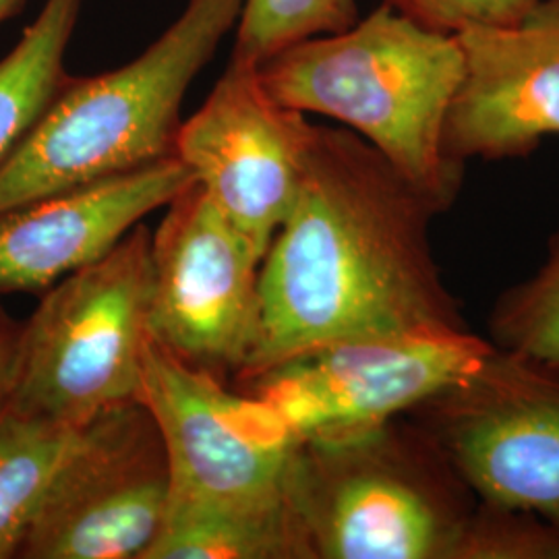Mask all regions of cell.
<instances>
[{"label": "cell", "instance_id": "1", "mask_svg": "<svg viewBox=\"0 0 559 559\" xmlns=\"http://www.w3.org/2000/svg\"><path fill=\"white\" fill-rule=\"evenodd\" d=\"M440 210L350 129L313 124L299 191L260 274V330L239 380L344 342L471 330L443 280Z\"/></svg>", "mask_w": 559, "mask_h": 559}, {"label": "cell", "instance_id": "2", "mask_svg": "<svg viewBox=\"0 0 559 559\" xmlns=\"http://www.w3.org/2000/svg\"><path fill=\"white\" fill-rule=\"evenodd\" d=\"M464 71L456 34L388 2L340 34L293 44L258 64L280 104L355 131L441 214L459 200L466 173L445 152V122Z\"/></svg>", "mask_w": 559, "mask_h": 559}, {"label": "cell", "instance_id": "3", "mask_svg": "<svg viewBox=\"0 0 559 559\" xmlns=\"http://www.w3.org/2000/svg\"><path fill=\"white\" fill-rule=\"evenodd\" d=\"M242 0H187L138 59L71 78L0 166V214L177 156L182 100L237 25Z\"/></svg>", "mask_w": 559, "mask_h": 559}, {"label": "cell", "instance_id": "4", "mask_svg": "<svg viewBox=\"0 0 559 559\" xmlns=\"http://www.w3.org/2000/svg\"><path fill=\"white\" fill-rule=\"evenodd\" d=\"M286 498L307 559H460L479 506L408 415L300 441Z\"/></svg>", "mask_w": 559, "mask_h": 559}, {"label": "cell", "instance_id": "5", "mask_svg": "<svg viewBox=\"0 0 559 559\" xmlns=\"http://www.w3.org/2000/svg\"><path fill=\"white\" fill-rule=\"evenodd\" d=\"M152 237L138 224L119 245L41 293L21 323L4 400L27 415L83 427L140 402L150 334Z\"/></svg>", "mask_w": 559, "mask_h": 559}, {"label": "cell", "instance_id": "6", "mask_svg": "<svg viewBox=\"0 0 559 559\" xmlns=\"http://www.w3.org/2000/svg\"><path fill=\"white\" fill-rule=\"evenodd\" d=\"M140 402L156 423L170 473L168 506L272 508L288 498L300 440L263 400L230 390L154 340Z\"/></svg>", "mask_w": 559, "mask_h": 559}, {"label": "cell", "instance_id": "7", "mask_svg": "<svg viewBox=\"0 0 559 559\" xmlns=\"http://www.w3.org/2000/svg\"><path fill=\"white\" fill-rule=\"evenodd\" d=\"M408 417L477 500L531 512L559 531V367L493 346Z\"/></svg>", "mask_w": 559, "mask_h": 559}, {"label": "cell", "instance_id": "8", "mask_svg": "<svg viewBox=\"0 0 559 559\" xmlns=\"http://www.w3.org/2000/svg\"><path fill=\"white\" fill-rule=\"evenodd\" d=\"M261 261L193 180L152 237V340L193 367L239 376L260 330Z\"/></svg>", "mask_w": 559, "mask_h": 559}, {"label": "cell", "instance_id": "9", "mask_svg": "<svg viewBox=\"0 0 559 559\" xmlns=\"http://www.w3.org/2000/svg\"><path fill=\"white\" fill-rule=\"evenodd\" d=\"M493 344L471 330L344 342L239 380L300 441L325 440L408 415L475 369Z\"/></svg>", "mask_w": 559, "mask_h": 559}, {"label": "cell", "instance_id": "10", "mask_svg": "<svg viewBox=\"0 0 559 559\" xmlns=\"http://www.w3.org/2000/svg\"><path fill=\"white\" fill-rule=\"evenodd\" d=\"M170 473L141 402L85 425L21 547V559H145L160 535Z\"/></svg>", "mask_w": 559, "mask_h": 559}, {"label": "cell", "instance_id": "11", "mask_svg": "<svg viewBox=\"0 0 559 559\" xmlns=\"http://www.w3.org/2000/svg\"><path fill=\"white\" fill-rule=\"evenodd\" d=\"M313 124L265 90L255 64L230 59L200 110L180 122L175 154L265 255L297 198Z\"/></svg>", "mask_w": 559, "mask_h": 559}, {"label": "cell", "instance_id": "12", "mask_svg": "<svg viewBox=\"0 0 559 559\" xmlns=\"http://www.w3.org/2000/svg\"><path fill=\"white\" fill-rule=\"evenodd\" d=\"M456 36L466 71L445 122L452 160L526 158L559 138V0H537L512 25Z\"/></svg>", "mask_w": 559, "mask_h": 559}, {"label": "cell", "instance_id": "13", "mask_svg": "<svg viewBox=\"0 0 559 559\" xmlns=\"http://www.w3.org/2000/svg\"><path fill=\"white\" fill-rule=\"evenodd\" d=\"M195 180L173 156L0 214V295L46 293L108 255Z\"/></svg>", "mask_w": 559, "mask_h": 559}, {"label": "cell", "instance_id": "14", "mask_svg": "<svg viewBox=\"0 0 559 559\" xmlns=\"http://www.w3.org/2000/svg\"><path fill=\"white\" fill-rule=\"evenodd\" d=\"M83 429L0 402V559L20 558L41 501Z\"/></svg>", "mask_w": 559, "mask_h": 559}, {"label": "cell", "instance_id": "15", "mask_svg": "<svg viewBox=\"0 0 559 559\" xmlns=\"http://www.w3.org/2000/svg\"><path fill=\"white\" fill-rule=\"evenodd\" d=\"M145 559H307L288 501L272 508L168 506Z\"/></svg>", "mask_w": 559, "mask_h": 559}, {"label": "cell", "instance_id": "16", "mask_svg": "<svg viewBox=\"0 0 559 559\" xmlns=\"http://www.w3.org/2000/svg\"><path fill=\"white\" fill-rule=\"evenodd\" d=\"M83 0H46L17 46L0 60V166L73 78L64 57Z\"/></svg>", "mask_w": 559, "mask_h": 559}, {"label": "cell", "instance_id": "17", "mask_svg": "<svg viewBox=\"0 0 559 559\" xmlns=\"http://www.w3.org/2000/svg\"><path fill=\"white\" fill-rule=\"evenodd\" d=\"M485 338L506 353L559 367V226L539 267L493 302Z\"/></svg>", "mask_w": 559, "mask_h": 559}, {"label": "cell", "instance_id": "18", "mask_svg": "<svg viewBox=\"0 0 559 559\" xmlns=\"http://www.w3.org/2000/svg\"><path fill=\"white\" fill-rule=\"evenodd\" d=\"M357 21V0H242L230 59L258 67L293 44L340 34Z\"/></svg>", "mask_w": 559, "mask_h": 559}, {"label": "cell", "instance_id": "19", "mask_svg": "<svg viewBox=\"0 0 559 559\" xmlns=\"http://www.w3.org/2000/svg\"><path fill=\"white\" fill-rule=\"evenodd\" d=\"M460 559H559V531L531 512L479 501Z\"/></svg>", "mask_w": 559, "mask_h": 559}, {"label": "cell", "instance_id": "20", "mask_svg": "<svg viewBox=\"0 0 559 559\" xmlns=\"http://www.w3.org/2000/svg\"><path fill=\"white\" fill-rule=\"evenodd\" d=\"M402 15L445 34L503 27L519 21L537 0H383Z\"/></svg>", "mask_w": 559, "mask_h": 559}, {"label": "cell", "instance_id": "21", "mask_svg": "<svg viewBox=\"0 0 559 559\" xmlns=\"http://www.w3.org/2000/svg\"><path fill=\"white\" fill-rule=\"evenodd\" d=\"M21 323L11 320L0 307V402L7 396V390L13 378Z\"/></svg>", "mask_w": 559, "mask_h": 559}, {"label": "cell", "instance_id": "22", "mask_svg": "<svg viewBox=\"0 0 559 559\" xmlns=\"http://www.w3.org/2000/svg\"><path fill=\"white\" fill-rule=\"evenodd\" d=\"M27 0H0V25L4 21L13 20L21 9L25 7Z\"/></svg>", "mask_w": 559, "mask_h": 559}]
</instances>
